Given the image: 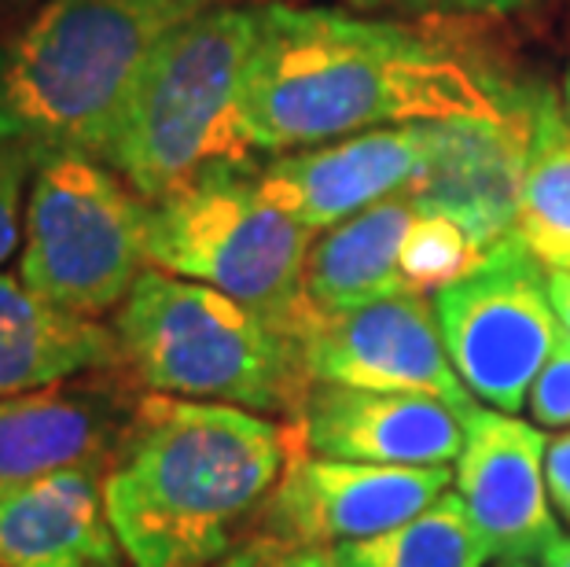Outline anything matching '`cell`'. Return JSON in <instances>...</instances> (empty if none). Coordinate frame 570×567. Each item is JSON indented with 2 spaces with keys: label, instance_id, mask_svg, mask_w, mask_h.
I'll return each mask as SVG.
<instances>
[{
  "label": "cell",
  "instance_id": "obj_1",
  "mask_svg": "<svg viewBox=\"0 0 570 567\" xmlns=\"http://www.w3.org/2000/svg\"><path fill=\"white\" fill-rule=\"evenodd\" d=\"M434 41L335 4H258L239 89L250 151H298L380 126L493 115L515 100Z\"/></svg>",
  "mask_w": 570,
  "mask_h": 567
},
{
  "label": "cell",
  "instance_id": "obj_2",
  "mask_svg": "<svg viewBox=\"0 0 570 567\" xmlns=\"http://www.w3.org/2000/svg\"><path fill=\"white\" fill-rule=\"evenodd\" d=\"M298 453L295 420L144 394L104 472L107 520L132 567H210L262 527Z\"/></svg>",
  "mask_w": 570,
  "mask_h": 567
},
{
  "label": "cell",
  "instance_id": "obj_3",
  "mask_svg": "<svg viewBox=\"0 0 570 567\" xmlns=\"http://www.w3.org/2000/svg\"><path fill=\"white\" fill-rule=\"evenodd\" d=\"M196 0H41L0 33V140L38 155H100L155 45Z\"/></svg>",
  "mask_w": 570,
  "mask_h": 567
},
{
  "label": "cell",
  "instance_id": "obj_4",
  "mask_svg": "<svg viewBox=\"0 0 570 567\" xmlns=\"http://www.w3.org/2000/svg\"><path fill=\"white\" fill-rule=\"evenodd\" d=\"M258 4H210L155 45L100 159L140 199H163L217 163H247L239 89Z\"/></svg>",
  "mask_w": 570,
  "mask_h": 567
},
{
  "label": "cell",
  "instance_id": "obj_5",
  "mask_svg": "<svg viewBox=\"0 0 570 567\" xmlns=\"http://www.w3.org/2000/svg\"><path fill=\"white\" fill-rule=\"evenodd\" d=\"M122 365L151 394L295 420L313 388L302 343L185 276L148 270L115 313Z\"/></svg>",
  "mask_w": 570,
  "mask_h": 567
},
{
  "label": "cell",
  "instance_id": "obj_6",
  "mask_svg": "<svg viewBox=\"0 0 570 567\" xmlns=\"http://www.w3.org/2000/svg\"><path fill=\"white\" fill-rule=\"evenodd\" d=\"M313 233L262 188L258 163H217L148 207V265L199 281L295 335L313 317Z\"/></svg>",
  "mask_w": 570,
  "mask_h": 567
},
{
  "label": "cell",
  "instance_id": "obj_7",
  "mask_svg": "<svg viewBox=\"0 0 570 567\" xmlns=\"http://www.w3.org/2000/svg\"><path fill=\"white\" fill-rule=\"evenodd\" d=\"M148 207L96 155H45L22 222V284L81 317L118 310L151 270Z\"/></svg>",
  "mask_w": 570,
  "mask_h": 567
},
{
  "label": "cell",
  "instance_id": "obj_8",
  "mask_svg": "<svg viewBox=\"0 0 570 567\" xmlns=\"http://www.w3.org/2000/svg\"><path fill=\"white\" fill-rule=\"evenodd\" d=\"M431 306L460 383L475 402L515 417L560 340L544 265L512 233L475 273L434 292Z\"/></svg>",
  "mask_w": 570,
  "mask_h": 567
},
{
  "label": "cell",
  "instance_id": "obj_9",
  "mask_svg": "<svg viewBox=\"0 0 570 567\" xmlns=\"http://www.w3.org/2000/svg\"><path fill=\"white\" fill-rule=\"evenodd\" d=\"M302 358L313 383L431 394L453 405L460 420L479 405L460 383L434 306L420 292H402L332 317L313 313L302 332Z\"/></svg>",
  "mask_w": 570,
  "mask_h": 567
},
{
  "label": "cell",
  "instance_id": "obj_10",
  "mask_svg": "<svg viewBox=\"0 0 570 567\" xmlns=\"http://www.w3.org/2000/svg\"><path fill=\"white\" fill-rule=\"evenodd\" d=\"M533 89L515 92L504 111L431 123L428 159L405 196L416 214L456 222L482 251L512 236L530 151Z\"/></svg>",
  "mask_w": 570,
  "mask_h": 567
},
{
  "label": "cell",
  "instance_id": "obj_11",
  "mask_svg": "<svg viewBox=\"0 0 570 567\" xmlns=\"http://www.w3.org/2000/svg\"><path fill=\"white\" fill-rule=\"evenodd\" d=\"M453 479L445 465H361L306 450L287 465L258 530L335 549L416 520Z\"/></svg>",
  "mask_w": 570,
  "mask_h": 567
},
{
  "label": "cell",
  "instance_id": "obj_12",
  "mask_svg": "<svg viewBox=\"0 0 570 567\" xmlns=\"http://www.w3.org/2000/svg\"><path fill=\"white\" fill-rule=\"evenodd\" d=\"M431 123L380 126L258 163L262 188L309 233L397 196L428 159Z\"/></svg>",
  "mask_w": 570,
  "mask_h": 567
},
{
  "label": "cell",
  "instance_id": "obj_13",
  "mask_svg": "<svg viewBox=\"0 0 570 567\" xmlns=\"http://www.w3.org/2000/svg\"><path fill=\"white\" fill-rule=\"evenodd\" d=\"M544 450L541 428L512 413L475 405L464 417L456 493L497 560H530L560 535L541 476Z\"/></svg>",
  "mask_w": 570,
  "mask_h": 567
},
{
  "label": "cell",
  "instance_id": "obj_14",
  "mask_svg": "<svg viewBox=\"0 0 570 567\" xmlns=\"http://www.w3.org/2000/svg\"><path fill=\"white\" fill-rule=\"evenodd\" d=\"M295 428L313 457L361 465H453L464 450V420L431 394L365 391L313 383Z\"/></svg>",
  "mask_w": 570,
  "mask_h": 567
},
{
  "label": "cell",
  "instance_id": "obj_15",
  "mask_svg": "<svg viewBox=\"0 0 570 567\" xmlns=\"http://www.w3.org/2000/svg\"><path fill=\"white\" fill-rule=\"evenodd\" d=\"M137 402L111 380H67L0 398V490L67 468L107 472L122 450Z\"/></svg>",
  "mask_w": 570,
  "mask_h": 567
},
{
  "label": "cell",
  "instance_id": "obj_16",
  "mask_svg": "<svg viewBox=\"0 0 570 567\" xmlns=\"http://www.w3.org/2000/svg\"><path fill=\"white\" fill-rule=\"evenodd\" d=\"M118 557L122 546L92 468L0 490V567H118Z\"/></svg>",
  "mask_w": 570,
  "mask_h": 567
},
{
  "label": "cell",
  "instance_id": "obj_17",
  "mask_svg": "<svg viewBox=\"0 0 570 567\" xmlns=\"http://www.w3.org/2000/svg\"><path fill=\"white\" fill-rule=\"evenodd\" d=\"M122 369L115 329L30 292L19 273H0V398Z\"/></svg>",
  "mask_w": 570,
  "mask_h": 567
},
{
  "label": "cell",
  "instance_id": "obj_18",
  "mask_svg": "<svg viewBox=\"0 0 570 567\" xmlns=\"http://www.w3.org/2000/svg\"><path fill=\"white\" fill-rule=\"evenodd\" d=\"M416 207L405 192L338 222L309 244L306 255V299L313 313L332 317L380 299L412 292L402 273V244Z\"/></svg>",
  "mask_w": 570,
  "mask_h": 567
},
{
  "label": "cell",
  "instance_id": "obj_19",
  "mask_svg": "<svg viewBox=\"0 0 570 567\" xmlns=\"http://www.w3.org/2000/svg\"><path fill=\"white\" fill-rule=\"evenodd\" d=\"M512 233L544 270H570V118L549 86L533 89L530 151Z\"/></svg>",
  "mask_w": 570,
  "mask_h": 567
},
{
  "label": "cell",
  "instance_id": "obj_20",
  "mask_svg": "<svg viewBox=\"0 0 570 567\" xmlns=\"http://www.w3.org/2000/svg\"><path fill=\"white\" fill-rule=\"evenodd\" d=\"M338 567H487L490 549L460 493H442L428 512L375 538L335 546Z\"/></svg>",
  "mask_w": 570,
  "mask_h": 567
},
{
  "label": "cell",
  "instance_id": "obj_21",
  "mask_svg": "<svg viewBox=\"0 0 570 567\" xmlns=\"http://www.w3.org/2000/svg\"><path fill=\"white\" fill-rule=\"evenodd\" d=\"M487 251L442 214H416L402 244V273L412 292L434 295L475 273Z\"/></svg>",
  "mask_w": 570,
  "mask_h": 567
},
{
  "label": "cell",
  "instance_id": "obj_22",
  "mask_svg": "<svg viewBox=\"0 0 570 567\" xmlns=\"http://www.w3.org/2000/svg\"><path fill=\"white\" fill-rule=\"evenodd\" d=\"M38 170V155L22 144L0 140V265L16 255L27 222V185Z\"/></svg>",
  "mask_w": 570,
  "mask_h": 567
},
{
  "label": "cell",
  "instance_id": "obj_23",
  "mask_svg": "<svg viewBox=\"0 0 570 567\" xmlns=\"http://www.w3.org/2000/svg\"><path fill=\"white\" fill-rule=\"evenodd\" d=\"M210 567H338V564L327 546H309V541L273 535V530H254L250 538L239 541L236 549H228Z\"/></svg>",
  "mask_w": 570,
  "mask_h": 567
},
{
  "label": "cell",
  "instance_id": "obj_24",
  "mask_svg": "<svg viewBox=\"0 0 570 567\" xmlns=\"http://www.w3.org/2000/svg\"><path fill=\"white\" fill-rule=\"evenodd\" d=\"M527 409L538 428H570V335L563 329L533 380Z\"/></svg>",
  "mask_w": 570,
  "mask_h": 567
},
{
  "label": "cell",
  "instance_id": "obj_25",
  "mask_svg": "<svg viewBox=\"0 0 570 567\" xmlns=\"http://www.w3.org/2000/svg\"><path fill=\"white\" fill-rule=\"evenodd\" d=\"M354 8H391L409 16H508L541 0H346Z\"/></svg>",
  "mask_w": 570,
  "mask_h": 567
},
{
  "label": "cell",
  "instance_id": "obj_26",
  "mask_svg": "<svg viewBox=\"0 0 570 567\" xmlns=\"http://www.w3.org/2000/svg\"><path fill=\"white\" fill-rule=\"evenodd\" d=\"M544 482H549L552 501L560 505V512L570 520V431L549 439V450H544Z\"/></svg>",
  "mask_w": 570,
  "mask_h": 567
},
{
  "label": "cell",
  "instance_id": "obj_27",
  "mask_svg": "<svg viewBox=\"0 0 570 567\" xmlns=\"http://www.w3.org/2000/svg\"><path fill=\"white\" fill-rule=\"evenodd\" d=\"M549 299L560 317V329L570 335V270H549Z\"/></svg>",
  "mask_w": 570,
  "mask_h": 567
},
{
  "label": "cell",
  "instance_id": "obj_28",
  "mask_svg": "<svg viewBox=\"0 0 570 567\" xmlns=\"http://www.w3.org/2000/svg\"><path fill=\"white\" fill-rule=\"evenodd\" d=\"M538 560H541V567H570V535L560 530V535L538 553Z\"/></svg>",
  "mask_w": 570,
  "mask_h": 567
},
{
  "label": "cell",
  "instance_id": "obj_29",
  "mask_svg": "<svg viewBox=\"0 0 570 567\" xmlns=\"http://www.w3.org/2000/svg\"><path fill=\"white\" fill-rule=\"evenodd\" d=\"M30 4H33V0H0V22L19 16V11H27Z\"/></svg>",
  "mask_w": 570,
  "mask_h": 567
},
{
  "label": "cell",
  "instance_id": "obj_30",
  "mask_svg": "<svg viewBox=\"0 0 570 567\" xmlns=\"http://www.w3.org/2000/svg\"><path fill=\"white\" fill-rule=\"evenodd\" d=\"M560 100H563V111L570 118V59H567V75H563V92H560Z\"/></svg>",
  "mask_w": 570,
  "mask_h": 567
},
{
  "label": "cell",
  "instance_id": "obj_31",
  "mask_svg": "<svg viewBox=\"0 0 570 567\" xmlns=\"http://www.w3.org/2000/svg\"><path fill=\"white\" fill-rule=\"evenodd\" d=\"M497 567H530V564H527V560H501Z\"/></svg>",
  "mask_w": 570,
  "mask_h": 567
},
{
  "label": "cell",
  "instance_id": "obj_32",
  "mask_svg": "<svg viewBox=\"0 0 570 567\" xmlns=\"http://www.w3.org/2000/svg\"><path fill=\"white\" fill-rule=\"evenodd\" d=\"M196 4H203V8H210V4H228V0H196Z\"/></svg>",
  "mask_w": 570,
  "mask_h": 567
}]
</instances>
